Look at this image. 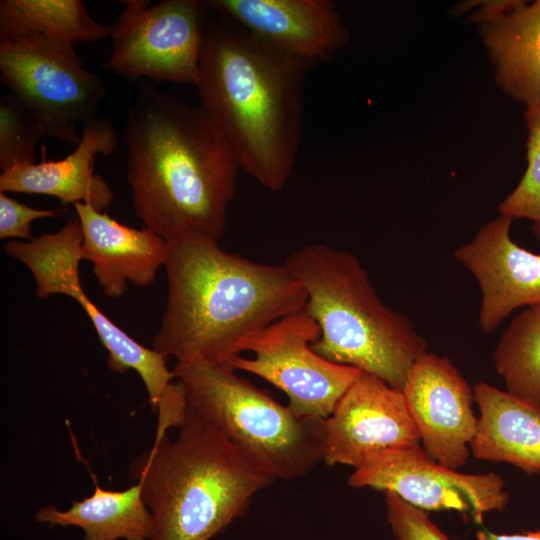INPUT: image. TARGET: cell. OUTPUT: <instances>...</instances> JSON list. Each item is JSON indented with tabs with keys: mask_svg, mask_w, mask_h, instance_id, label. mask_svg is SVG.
<instances>
[{
	"mask_svg": "<svg viewBox=\"0 0 540 540\" xmlns=\"http://www.w3.org/2000/svg\"><path fill=\"white\" fill-rule=\"evenodd\" d=\"M512 222L513 218L500 214L454 251L479 284V325L486 333L498 328L515 309L540 304V254L512 240Z\"/></svg>",
	"mask_w": 540,
	"mask_h": 540,
	"instance_id": "5bb4252c",
	"label": "cell"
},
{
	"mask_svg": "<svg viewBox=\"0 0 540 540\" xmlns=\"http://www.w3.org/2000/svg\"><path fill=\"white\" fill-rule=\"evenodd\" d=\"M178 427L172 441L156 431L130 478L152 515L150 540H209L275 480L188 406Z\"/></svg>",
	"mask_w": 540,
	"mask_h": 540,
	"instance_id": "277c9868",
	"label": "cell"
},
{
	"mask_svg": "<svg viewBox=\"0 0 540 540\" xmlns=\"http://www.w3.org/2000/svg\"><path fill=\"white\" fill-rule=\"evenodd\" d=\"M37 116L12 93L0 99V169L35 163L37 142L45 137Z\"/></svg>",
	"mask_w": 540,
	"mask_h": 540,
	"instance_id": "603a6c76",
	"label": "cell"
},
{
	"mask_svg": "<svg viewBox=\"0 0 540 540\" xmlns=\"http://www.w3.org/2000/svg\"><path fill=\"white\" fill-rule=\"evenodd\" d=\"M118 146L116 130L108 118H95L86 124L75 150L58 161L43 159L18 165L0 175V192L54 196L62 205L78 202L104 211L113 193L101 176L94 173L98 154L110 155Z\"/></svg>",
	"mask_w": 540,
	"mask_h": 540,
	"instance_id": "e0dca14e",
	"label": "cell"
},
{
	"mask_svg": "<svg viewBox=\"0 0 540 540\" xmlns=\"http://www.w3.org/2000/svg\"><path fill=\"white\" fill-rule=\"evenodd\" d=\"M25 34L75 44L110 37V26L93 19L80 0H1L0 39Z\"/></svg>",
	"mask_w": 540,
	"mask_h": 540,
	"instance_id": "44dd1931",
	"label": "cell"
},
{
	"mask_svg": "<svg viewBox=\"0 0 540 540\" xmlns=\"http://www.w3.org/2000/svg\"><path fill=\"white\" fill-rule=\"evenodd\" d=\"M168 244L167 304L152 342L166 358L226 363L247 336L305 307L307 293L284 264L252 261L200 234Z\"/></svg>",
	"mask_w": 540,
	"mask_h": 540,
	"instance_id": "3957f363",
	"label": "cell"
},
{
	"mask_svg": "<svg viewBox=\"0 0 540 540\" xmlns=\"http://www.w3.org/2000/svg\"><path fill=\"white\" fill-rule=\"evenodd\" d=\"M323 462L357 469L377 455L421 446L403 392L362 372L325 419Z\"/></svg>",
	"mask_w": 540,
	"mask_h": 540,
	"instance_id": "7c38bea8",
	"label": "cell"
},
{
	"mask_svg": "<svg viewBox=\"0 0 540 540\" xmlns=\"http://www.w3.org/2000/svg\"><path fill=\"white\" fill-rule=\"evenodd\" d=\"M172 371L187 406L274 480L305 476L323 462L325 419L295 413L225 363L196 359Z\"/></svg>",
	"mask_w": 540,
	"mask_h": 540,
	"instance_id": "8992f818",
	"label": "cell"
},
{
	"mask_svg": "<svg viewBox=\"0 0 540 540\" xmlns=\"http://www.w3.org/2000/svg\"><path fill=\"white\" fill-rule=\"evenodd\" d=\"M473 391L480 416L472 455L511 464L529 475L540 473V407L486 382L475 384Z\"/></svg>",
	"mask_w": 540,
	"mask_h": 540,
	"instance_id": "ac0fdd59",
	"label": "cell"
},
{
	"mask_svg": "<svg viewBox=\"0 0 540 540\" xmlns=\"http://www.w3.org/2000/svg\"><path fill=\"white\" fill-rule=\"evenodd\" d=\"M222 17L205 25L195 83L200 105L240 168L263 187L280 191L296 162L305 80L313 65Z\"/></svg>",
	"mask_w": 540,
	"mask_h": 540,
	"instance_id": "7a4b0ae2",
	"label": "cell"
},
{
	"mask_svg": "<svg viewBox=\"0 0 540 540\" xmlns=\"http://www.w3.org/2000/svg\"><path fill=\"white\" fill-rule=\"evenodd\" d=\"M423 449L438 463L457 470L470 456L478 427L474 391L449 358L424 352L402 390Z\"/></svg>",
	"mask_w": 540,
	"mask_h": 540,
	"instance_id": "4fadbf2b",
	"label": "cell"
},
{
	"mask_svg": "<svg viewBox=\"0 0 540 540\" xmlns=\"http://www.w3.org/2000/svg\"><path fill=\"white\" fill-rule=\"evenodd\" d=\"M482 38L503 91L525 105L540 103V0H517L482 23Z\"/></svg>",
	"mask_w": 540,
	"mask_h": 540,
	"instance_id": "d6986e66",
	"label": "cell"
},
{
	"mask_svg": "<svg viewBox=\"0 0 540 540\" xmlns=\"http://www.w3.org/2000/svg\"><path fill=\"white\" fill-rule=\"evenodd\" d=\"M348 484L395 493L427 512L468 513L477 524H482L485 514L503 511L509 502L500 475L457 472L435 461L421 446L377 455L355 469Z\"/></svg>",
	"mask_w": 540,
	"mask_h": 540,
	"instance_id": "8fae6325",
	"label": "cell"
},
{
	"mask_svg": "<svg viewBox=\"0 0 540 540\" xmlns=\"http://www.w3.org/2000/svg\"><path fill=\"white\" fill-rule=\"evenodd\" d=\"M527 167L515 189L499 204L500 214L532 222V231L540 240V103L526 105Z\"/></svg>",
	"mask_w": 540,
	"mask_h": 540,
	"instance_id": "cb8c5ba5",
	"label": "cell"
},
{
	"mask_svg": "<svg viewBox=\"0 0 540 540\" xmlns=\"http://www.w3.org/2000/svg\"><path fill=\"white\" fill-rule=\"evenodd\" d=\"M82 239L81 224L75 215L57 232L44 233L30 241H9L4 251L29 269L39 298L63 294L80 304L108 352V368L119 374L134 370L156 411L166 389L175 380L173 371L167 367L165 356L138 343L87 296L79 275Z\"/></svg>",
	"mask_w": 540,
	"mask_h": 540,
	"instance_id": "ba28073f",
	"label": "cell"
},
{
	"mask_svg": "<svg viewBox=\"0 0 540 540\" xmlns=\"http://www.w3.org/2000/svg\"><path fill=\"white\" fill-rule=\"evenodd\" d=\"M209 8L280 51L315 65L348 40L330 0H212Z\"/></svg>",
	"mask_w": 540,
	"mask_h": 540,
	"instance_id": "9a60e30c",
	"label": "cell"
},
{
	"mask_svg": "<svg viewBox=\"0 0 540 540\" xmlns=\"http://www.w3.org/2000/svg\"><path fill=\"white\" fill-rule=\"evenodd\" d=\"M59 210L35 209L0 192V238L33 239L31 223L59 215Z\"/></svg>",
	"mask_w": 540,
	"mask_h": 540,
	"instance_id": "484cf974",
	"label": "cell"
},
{
	"mask_svg": "<svg viewBox=\"0 0 540 540\" xmlns=\"http://www.w3.org/2000/svg\"><path fill=\"white\" fill-rule=\"evenodd\" d=\"M110 26L112 50L106 69L132 78L147 77L194 85L201 59L207 1H124Z\"/></svg>",
	"mask_w": 540,
	"mask_h": 540,
	"instance_id": "30bf717a",
	"label": "cell"
},
{
	"mask_svg": "<svg viewBox=\"0 0 540 540\" xmlns=\"http://www.w3.org/2000/svg\"><path fill=\"white\" fill-rule=\"evenodd\" d=\"M283 264L303 285L304 309L320 328L313 350L402 391L427 343L407 316L382 302L359 259L327 244H308Z\"/></svg>",
	"mask_w": 540,
	"mask_h": 540,
	"instance_id": "5b68a950",
	"label": "cell"
},
{
	"mask_svg": "<svg viewBox=\"0 0 540 540\" xmlns=\"http://www.w3.org/2000/svg\"><path fill=\"white\" fill-rule=\"evenodd\" d=\"M384 499L388 522L398 540H450L431 520L429 512L392 492H384Z\"/></svg>",
	"mask_w": 540,
	"mask_h": 540,
	"instance_id": "d4e9b609",
	"label": "cell"
},
{
	"mask_svg": "<svg viewBox=\"0 0 540 540\" xmlns=\"http://www.w3.org/2000/svg\"><path fill=\"white\" fill-rule=\"evenodd\" d=\"M319 337L317 322L303 308L247 336L240 352H252V358L238 355L225 364L283 391L295 413L326 419L363 371L317 354L312 344Z\"/></svg>",
	"mask_w": 540,
	"mask_h": 540,
	"instance_id": "9c48e42d",
	"label": "cell"
},
{
	"mask_svg": "<svg viewBox=\"0 0 540 540\" xmlns=\"http://www.w3.org/2000/svg\"><path fill=\"white\" fill-rule=\"evenodd\" d=\"M493 358L505 391L540 407V304L525 307L512 319Z\"/></svg>",
	"mask_w": 540,
	"mask_h": 540,
	"instance_id": "7402d4cb",
	"label": "cell"
},
{
	"mask_svg": "<svg viewBox=\"0 0 540 540\" xmlns=\"http://www.w3.org/2000/svg\"><path fill=\"white\" fill-rule=\"evenodd\" d=\"M1 81L38 118L45 135L78 144L76 124L95 119L107 91L74 43L25 34L0 39Z\"/></svg>",
	"mask_w": 540,
	"mask_h": 540,
	"instance_id": "52a82bcc",
	"label": "cell"
},
{
	"mask_svg": "<svg viewBox=\"0 0 540 540\" xmlns=\"http://www.w3.org/2000/svg\"><path fill=\"white\" fill-rule=\"evenodd\" d=\"M123 137L133 207L144 228L167 242L190 234L219 241L241 168L203 107L145 84Z\"/></svg>",
	"mask_w": 540,
	"mask_h": 540,
	"instance_id": "6da1fadb",
	"label": "cell"
},
{
	"mask_svg": "<svg viewBox=\"0 0 540 540\" xmlns=\"http://www.w3.org/2000/svg\"><path fill=\"white\" fill-rule=\"evenodd\" d=\"M93 494L73 501L67 510L47 505L38 510L35 520L50 528L75 526L83 540H150L153 519L143 497L140 482L126 490L103 489L96 481Z\"/></svg>",
	"mask_w": 540,
	"mask_h": 540,
	"instance_id": "ffe728a7",
	"label": "cell"
},
{
	"mask_svg": "<svg viewBox=\"0 0 540 540\" xmlns=\"http://www.w3.org/2000/svg\"><path fill=\"white\" fill-rule=\"evenodd\" d=\"M476 540H540V530L514 534H499L481 529L476 533Z\"/></svg>",
	"mask_w": 540,
	"mask_h": 540,
	"instance_id": "4316f807",
	"label": "cell"
},
{
	"mask_svg": "<svg viewBox=\"0 0 540 540\" xmlns=\"http://www.w3.org/2000/svg\"><path fill=\"white\" fill-rule=\"evenodd\" d=\"M73 206L82 228V260L92 263L104 295L122 296L129 282L137 287L154 282L167 259L165 239L147 228L123 225L89 204Z\"/></svg>",
	"mask_w": 540,
	"mask_h": 540,
	"instance_id": "2e32d148",
	"label": "cell"
}]
</instances>
